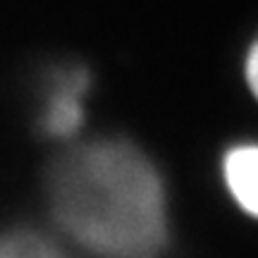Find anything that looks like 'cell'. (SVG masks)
<instances>
[{
	"label": "cell",
	"mask_w": 258,
	"mask_h": 258,
	"mask_svg": "<svg viewBox=\"0 0 258 258\" xmlns=\"http://www.w3.org/2000/svg\"><path fill=\"white\" fill-rule=\"evenodd\" d=\"M48 203L64 234L98 258H160L170 239L160 170L127 139L70 148L50 170Z\"/></svg>",
	"instance_id": "1"
},
{
	"label": "cell",
	"mask_w": 258,
	"mask_h": 258,
	"mask_svg": "<svg viewBox=\"0 0 258 258\" xmlns=\"http://www.w3.org/2000/svg\"><path fill=\"white\" fill-rule=\"evenodd\" d=\"M89 74L82 67H60L43 84L38 124L50 139H72L86 120Z\"/></svg>",
	"instance_id": "2"
},
{
	"label": "cell",
	"mask_w": 258,
	"mask_h": 258,
	"mask_svg": "<svg viewBox=\"0 0 258 258\" xmlns=\"http://www.w3.org/2000/svg\"><path fill=\"white\" fill-rule=\"evenodd\" d=\"M244 79H246L251 96L258 101V36L249 46V53H246V60H244Z\"/></svg>",
	"instance_id": "5"
},
{
	"label": "cell",
	"mask_w": 258,
	"mask_h": 258,
	"mask_svg": "<svg viewBox=\"0 0 258 258\" xmlns=\"http://www.w3.org/2000/svg\"><path fill=\"white\" fill-rule=\"evenodd\" d=\"M0 258H62L53 241L34 230H12L0 237Z\"/></svg>",
	"instance_id": "4"
},
{
	"label": "cell",
	"mask_w": 258,
	"mask_h": 258,
	"mask_svg": "<svg viewBox=\"0 0 258 258\" xmlns=\"http://www.w3.org/2000/svg\"><path fill=\"white\" fill-rule=\"evenodd\" d=\"M222 182L232 201L258 220V144H239L225 151Z\"/></svg>",
	"instance_id": "3"
}]
</instances>
